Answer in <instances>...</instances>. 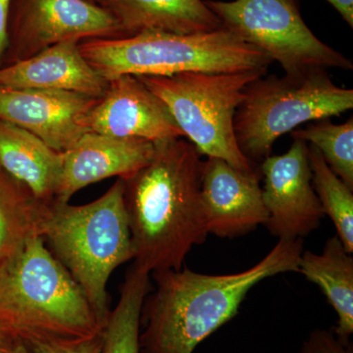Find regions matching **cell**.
Instances as JSON below:
<instances>
[{"mask_svg":"<svg viewBox=\"0 0 353 353\" xmlns=\"http://www.w3.org/2000/svg\"><path fill=\"white\" fill-rule=\"evenodd\" d=\"M99 99L67 90L0 88V119L27 130L63 153L88 132Z\"/></svg>","mask_w":353,"mask_h":353,"instance_id":"obj_11","label":"cell"},{"mask_svg":"<svg viewBox=\"0 0 353 353\" xmlns=\"http://www.w3.org/2000/svg\"><path fill=\"white\" fill-rule=\"evenodd\" d=\"M43 238L87 297L97 322L105 326L109 278L134 259L124 201V181L118 179L97 201L83 205L53 202Z\"/></svg>","mask_w":353,"mask_h":353,"instance_id":"obj_5","label":"cell"},{"mask_svg":"<svg viewBox=\"0 0 353 353\" xmlns=\"http://www.w3.org/2000/svg\"><path fill=\"white\" fill-rule=\"evenodd\" d=\"M87 127L88 132L152 143L183 138L166 104L132 75L108 81L106 92L88 114Z\"/></svg>","mask_w":353,"mask_h":353,"instance_id":"obj_12","label":"cell"},{"mask_svg":"<svg viewBox=\"0 0 353 353\" xmlns=\"http://www.w3.org/2000/svg\"><path fill=\"white\" fill-rule=\"evenodd\" d=\"M122 37L117 20L90 0H11L4 65L72 39Z\"/></svg>","mask_w":353,"mask_h":353,"instance_id":"obj_9","label":"cell"},{"mask_svg":"<svg viewBox=\"0 0 353 353\" xmlns=\"http://www.w3.org/2000/svg\"><path fill=\"white\" fill-rule=\"evenodd\" d=\"M265 74L254 70L231 73L185 72L138 78L166 104L183 137L201 155L220 158L236 170L260 176L255 165L239 148L234 120L246 87Z\"/></svg>","mask_w":353,"mask_h":353,"instance_id":"obj_7","label":"cell"},{"mask_svg":"<svg viewBox=\"0 0 353 353\" xmlns=\"http://www.w3.org/2000/svg\"><path fill=\"white\" fill-rule=\"evenodd\" d=\"M15 347H16V345H15ZM10 353H14V348H13V350H12V352H11Z\"/></svg>","mask_w":353,"mask_h":353,"instance_id":"obj_28","label":"cell"},{"mask_svg":"<svg viewBox=\"0 0 353 353\" xmlns=\"http://www.w3.org/2000/svg\"><path fill=\"white\" fill-rule=\"evenodd\" d=\"M268 220L265 226L279 240L303 239L319 229L325 217L312 183L308 145L294 139L289 152L269 157L260 167Z\"/></svg>","mask_w":353,"mask_h":353,"instance_id":"obj_10","label":"cell"},{"mask_svg":"<svg viewBox=\"0 0 353 353\" xmlns=\"http://www.w3.org/2000/svg\"><path fill=\"white\" fill-rule=\"evenodd\" d=\"M11 0H0V67L4 63L7 50V23Z\"/></svg>","mask_w":353,"mask_h":353,"instance_id":"obj_25","label":"cell"},{"mask_svg":"<svg viewBox=\"0 0 353 353\" xmlns=\"http://www.w3.org/2000/svg\"><path fill=\"white\" fill-rule=\"evenodd\" d=\"M0 327L25 347L87 340L103 330L43 236L0 264Z\"/></svg>","mask_w":353,"mask_h":353,"instance_id":"obj_3","label":"cell"},{"mask_svg":"<svg viewBox=\"0 0 353 353\" xmlns=\"http://www.w3.org/2000/svg\"><path fill=\"white\" fill-rule=\"evenodd\" d=\"M201 157L183 138L155 141L150 161L123 180L134 263L148 273L180 270L208 239Z\"/></svg>","mask_w":353,"mask_h":353,"instance_id":"obj_1","label":"cell"},{"mask_svg":"<svg viewBox=\"0 0 353 353\" xmlns=\"http://www.w3.org/2000/svg\"><path fill=\"white\" fill-rule=\"evenodd\" d=\"M201 196L209 234L236 238L268 220L259 176L236 170L220 158L204 161Z\"/></svg>","mask_w":353,"mask_h":353,"instance_id":"obj_13","label":"cell"},{"mask_svg":"<svg viewBox=\"0 0 353 353\" xmlns=\"http://www.w3.org/2000/svg\"><path fill=\"white\" fill-rule=\"evenodd\" d=\"M292 138L315 146L327 164L353 190V118L343 124L318 121L305 129L292 132Z\"/></svg>","mask_w":353,"mask_h":353,"instance_id":"obj_22","label":"cell"},{"mask_svg":"<svg viewBox=\"0 0 353 353\" xmlns=\"http://www.w3.org/2000/svg\"><path fill=\"white\" fill-rule=\"evenodd\" d=\"M63 153L55 152L34 134L0 119V168L34 196L53 203L61 178Z\"/></svg>","mask_w":353,"mask_h":353,"instance_id":"obj_17","label":"cell"},{"mask_svg":"<svg viewBox=\"0 0 353 353\" xmlns=\"http://www.w3.org/2000/svg\"><path fill=\"white\" fill-rule=\"evenodd\" d=\"M338 10L343 20L353 27V0H327Z\"/></svg>","mask_w":353,"mask_h":353,"instance_id":"obj_26","label":"cell"},{"mask_svg":"<svg viewBox=\"0 0 353 353\" xmlns=\"http://www.w3.org/2000/svg\"><path fill=\"white\" fill-rule=\"evenodd\" d=\"M103 330L87 340L71 343H41L25 347L18 343L14 353H101Z\"/></svg>","mask_w":353,"mask_h":353,"instance_id":"obj_23","label":"cell"},{"mask_svg":"<svg viewBox=\"0 0 353 353\" xmlns=\"http://www.w3.org/2000/svg\"><path fill=\"white\" fill-rule=\"evenodd\" d=\"M312 183L325 215L329 216L345 250L353 252V190L327 164L315 146L308 145Z\"/></svg>","mask_w":353,"mask_h":353,"instance_id":"obj_21","label":"cell"},{"mask_svg":"<svg viewBox=\"0 0 353 353\" xmlns=\"http://www.w3.org/2000/svg\"><path fill=\"white\" fill-rule=\"evenodd\" d=\"M303 239L279 240L259 263L228 275L190 270L150 274L141 315L139 353H192L197 345L238 315L248 292L266 279L299 272Z\"/></svg>","mask_w":353,"mask_h":353,"instance_id":"obj_2","label":"cell"},{"mask_svg":"<svg viewBox=\"0 0 353 353\" xmlns=\"http://www.w3.org/2000/svg\"><path fill=\"white\" fill-rule=\"evenodd\" d=\"M97 1L117 20L123 37H131L146 31L178 34H202L223 28L219 18L202 0Z\"/></svg>","mask_w":353,"mask_h":353,"instance_id":"obj_16","label":"cell"},{"mask_svg":"<svg viewBox=\"0 0 353 353\" xmlns=\"http://www.w3.org/2000/svg\"><path fill=\"white\" fill-rule=\"evenodd\" d=\"M52 204L0 168V264L28 241L43 236Z\"/></svg>","mask_w":353,"mask_h":353,"instance_id":"obj_19","label":"cell"},{"mask_svg":"<svg viewBox=\"0 0 353 353\" xmlns=\"http://www.w3.org/2000/svg\"><path fill=\"white\" fill-rule=\"evenodd\" d=\"M299 353H353V343L341 339L333 329H316L303 341Z\"/></svg>","mask_w":353,"mask_h":353,"instance_id":"obj_24","label":"cell"},{"mask_svg":"<svg viewBox=\"0 0 353 353\" xmlns=\"http://www.w3.org/2000/svg\"><path fill=\"white\" fill-rule=\"evenodd\" d=\"M79 46L106 81L123 75L166 77L185 72L266 73L273 62L225 28L192 34L146 31L123 38L83 39Z\"/></svg>","mask_w":353,"mask_h":353,"instance_id":"obj_4","label":"cell"},{"mask_svg":"<svg viewBox=\"0 0 353 353\" xmlns=\"http://www.w3.org/2000/svg\"><path fill=\"white\" fill-rule=\"evenodd\" d=\"M204 3L219 18L223 28L263 51L285 74L313 69H353L348 58L311 32L296 0H205Z\"/></svg>","mask_w":353,"mask_h":353,"instance_id":"obj_8","label":"cell"},{"mask_svg":"<svg viewBox=\"0 0 353 353\" xmlns=\"http://www.w3.org/2000/svg\"><path fill=\"white\" fill-rule=\"evenodd\" d=\"M17 343L8 332L0 327V353H10Z\"/></svg>","mask_w":353,"mask_h":353,"instance_id":"obj_27","label":"cell"},{"mask_svg":"<svg viewBox=\"0 0 353 353\" xmlns=\"http://www.w3.org/2000/svg\"><path fill=\"white\" fill-rule=\"evenodd\" d=\"M150 290V273L132 264L104 326L101 353H139L141 309Z\"/></svg>","mask_w":353,"mask_h":353,"instance_id":"obj_20","label":"cell"},{"mask_svg":"<svg viewBox=\"0 0 353 353\" xmlns=\"http://www.w3.org/2000/svg\"><path fill=\"white\" fill-rule=\"evenodd\" d=\"M80 41H63L0 67V88L67 90L99 99L108 87L83 57Z\"/></svg>","mask_w":353,"mask_h":353,"instance_id":"obj_15","label":"cell"},{"mask_svg":"<svg viewBox=\"0 0 353 353\" xmlns=\"http://www.w3.org/2000/svg\"><path fill=\"white\" fill-rule=\"evenodd\" d=\"M153 153L154 143L146 139L87 132L63 152L54 202L68 203L79 190L111 176L130 178L150 161Z\"/></svg>","mask_w":353,"mask_h":353,"instance_id":"obj_14","label":"cell"},{"mask_svg":"<svg viewBox=\"0 0 353 353\" xmlns=\"http://www.w3.org/2000/svg\"><path fill=\"white\" fill-rule=\"evenodd\" d=\"M299 273L317 285L338 315L334 333L345 340L353 334V257L338 236L329 238L321 253H301Z\"/></svg>","mask_w":353,"mask_h":353,"instance_id":"obj_18","label":"cell"},{"mask_svg":"<svg viewBox=\"0 0 353 353\" xmlns=\"http://www.w3.org/2000/svg\"><path fill=\"white\" fill-rule=\"evenodd\" d=\"M352 108L353 90L334 85L326 69L262 76L246 87L236 109V143L252 164L261 163L283 134L303 123L330 119Z\"/></svg>","mask_w":353,"mask_h":353,"instance_id":"obj_6","label":"cell"}]
</instances>
